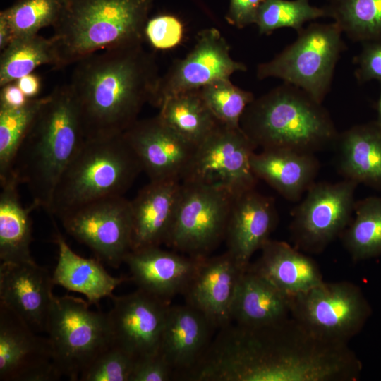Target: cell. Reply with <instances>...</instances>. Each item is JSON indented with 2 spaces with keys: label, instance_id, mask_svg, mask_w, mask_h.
Here are the masks:
<instances>
[{
  "label": "cell",
  "instance_id": "2e32d148",
  "mask_svg": "<svg viewBox=\"0 0 381 381\" xmlns=\"http://www.w3.org/2000/svg\"><path fill=\"white\" fill-rule=\"evenodd\" d=\"M57 370L49 340L0 304V380L55 381Z\"/></svg>",
  "mask_w": 381,
  "mask_h": 381
},
{
  "label": "cell",
  "instance_id": "d6a6232c",
  "mask_svg": "<svg viewBox=\"0 0 381 381\" xmlns=\"http://www.w3.org/2000/svg\"><path fill=\"white\" fill-rule=\"evenodd\" d=\"M325 7L351 40L381 42V0H329Z\"/></svg>",
  "mask_w": 381,
  "mask_h": 381
},
{
  "label": "cell",
  "instance_id": "52a82bcc",
  "mask_svg": "<svg viewBox=\"0 0 381 381\" xmlns=\"http://www.w3.org/2000/svg\"><path fill=\"white\" fill-rule=\"evenodd\" d=\"M334 23H312L271 60L258 65L260 80L277 78L303 90L320 103L329 93L334 69L346 49Z\"/></svg>",
  "mask_w": 381,
  "mask_h": 381
},
{
  "label": "cell",
  "instance_id": "8fae6325",
  "mask_svg": "<svg viewBox=\"0 0 381 381\" xmlns=\"http://www.w3.org/2000/svg\"><path fill=\"white\" fill-rule=\"evenodd\" d=\"M358 185L346 179L315 182L291 212L289 231L294 246L318 254L340 237L352 220Z\"/></svg>",
  "mask_w": 381,
  "mask_h": 381
},
{
  "label": "cell",
  "instance_id": "ab89813d",
  "mask_svg": "<svg viewBox=\"0 0 381 381\" xmlns=\"http://www.w3.org/2000/svg\"><path fill=\"white\" fill-rule=\"evenodd\" d=\"M355 78L362 84L372 80L381 83V42L363 43V48L353 59Z\"/></svg>",
  "mask_w": 381,
  "mask_h": 381
},
{
  "label": "cell",
  "instance_id": "6da1fadb",
  "mask_svg": "<svg viewBox=\"0 0 381 381\" xmlns=\"http://www.w3.org/2000/svg\"><path fill=\"white\" fill-rule=\"evenodd\" d=\"M363 365L348 344L325 340L292 316L219 328L195 368V381H356Z\"/></svg>",
  "mask_w": 381,
  "mask_h": 381
},
{
  "label": "cell",
  "instance_id": "e0dca14e",
  "mask_svg": "<svg viewBox=\"0 0 381 381\" xmlns=\"http://www.w3.org/2000/svg\"><path fill=\"white\" fill-rule=\"evenodd\" d=\"M123 135L150 181L181 182L195 145L170 128L158 115L138 119Z\"/></svg>",
  "mask_w": 381,
  "mask_h": 381
},
{
  "label": "cell",
  "instance_id": "f546056e",
  "mask_svg": "<svg viewBox=\"0 0 381 381\" xmlns=\"http://www.w3.org/2000/svg\"><path fill=\"white\" fill-rule=\"evenodd\" d=\"M158 116L170 128L197 146L219 124L200 89L181 92L166 99Z\"/></svg>",
  "mask_w": 381,
  "mask_h": 381
},
{
  "label": "cell",
  "instance_id": "83f0119b",
  "mask_svg": "<svg viewBox=\"0 0 381 381\" xmlns=\"http://www.w3.org/2000/svg\"><path fill=\"white\" fill-rule=\"evenodd\" d=\"M290 315L289 296L250 269L243 272L231 305V322L246 326H261Z\"/></svg>",
  "mask_w": 381,
  "mask_h": 381
},
{
  "label": "cell",
  "instance_id": "5b68a950",
  "mask_svg": "<svg viewBox=\"0 0 381 381\" xmlns=\"http://www.w3.org/2000/svg\"><path fill=\"white\" fill-rule=\"evenodd\" d=\"M152 0H64L51 37L57 68L95 53L143 43Z\"/></svg>",
  "mask_w": 381,
  "mask_h": 381
},
{
  "label": "cell",
  "instance_id": "4316f807",
  "mask_svg": "<svg viewBox=\"0 0 381 381\" xmlns=\"http://www.w3.org/2000/svg\"><path fill=\"white\" fill-rule=\"evenodd\" d=\"M55 242L59 255L52 274L54 284L84 295L90 305L97 306L102 298H111L118 286L131 280L111 276L99 259L86 258L75 253L59 231Z\"/></svg>",
  "mask_w": 381,
  "mask_h": 381
},
{
  "label": "cell",
  "instance_id": "ee69618b",
  "mask_svg": "<svg viewBox=\"0 0 381 381\" xmlns=\"http://www.w3.org/2000/svg\"><path fill=\"white\" fill-rule=\"evenodd\" d=\"M15 82L23 94L29 99L37 97L41 90L40 78L32 73L21 77Z\"/></svg>",
  "mask_w": 381,
  "mask_h": 381
},
{
  "label": "cell",
  "instance_id": "ac0fdd59",
  "mask_svg": "<svg viewBox=\"0 0 381 381\" xmlns=\"http://www.w3.org/2000/svg\"><path fill=\"white\" fill-rule=\"evenodd\" d=\"M54 285L52 274L35 261L1 263L0 304L35 332H46Z\"/></svg>",
  "mask_w": 381,
  "mask_h": 381
},
{
  "label": "cell",
  "instance_id": "d4e9b609",
  "mask_svg": "<svg viewBox=\"0 0 381 381\" xmlns=\"http://www.w3.org/2000/svg\"><path fill=\"white\" fill-rule=\"evenodd\" d=\"M260 250L258 259L248 268L289 297L324 282L316 262L295 246L270 238Z\"/></svg>",
  "mask_w": 381,
  "mask_h": 381
},
{
  "label": "cell",
  "instance_id": "44dd1931",
  "mask_svg": "<svg viewBox=\"0 0 381 381\" xmlns=\"http://www.w3.org/2000/svg\"><path fill=\"white\" fill-rule=\"evenodd\" d=\"M214 329L207 318L193 306H169L159 353L174 378L185 380L194 369L208 349Z\"/></svg>",
  "mask_w": 381,
  "mask_h": 381
},
{
  "label": "cell",
  "instance_id": "7c38bea8",
  "mask_svg": "<svg viewBox=\"0 0 381 381\" xmlns=\"http://www.w3.org/2000/svg\"><path fill=\"white\" fill-rule=\"evenodd\" d=\"M256 147L241 127L219 123L194 150L181 182H197L224 188L237 195L258 182L250 166Z\"/></svg>",
  "mask_w": 381,
  "mask_h": 381
},
{
  "label": "cell",
  "instance_id": "484cf974",
  "mask_svg": "<svg viewBox=\"0 0 381 381\" xmlns=\"http://www.w3.org/2000/svg\"><path fill=\"white\" fill-rule=\"evenodd\" d=\"M334 147L344 179L381 190V123L370 121L339 133Z\"/></svg>",
  "mask_w": 381,
  "mask_h": 381
},
{
  "label": "cell",
  "instance_id": "277c9868",
  "mask_svg": "<svg viewBox=\"0 0 381 381\" xmlns=\"http://www.w3.org/2000/svg\"><path fill=\"white\" fill-rule=\"evenodd\" d=\"M239 125L256 148L262 150L283 148L315 154L334 147L339 134L322 103L284 82L255 98Z\"/></svg>",
  "mask_w": 381,
  "mask_h": 381
},
{
  "label": "cell",
  "instance_id": "8992f818",
  "mask_svg": "<svg viewBox=\"0 0 381 381\" xmlns=\"http://www.w3.org/2000/svg\"><path fill=\"white\" fill-rule=\"evenodd\" d=\"M141 171L123 133L85 138L57 183L48 213L60 219L91 202L123 195Z\"/></svg>",
  "mask_w": 381,
  "mask_h": 381
},
{
  "label": "cell",
  "instance_id": "603a6c76",
  "mask_svg": "<svg viewBox=\"0 0 381 381\" xmlns=\"http://www.w3.org/2000/svg\"><path fill=\"white\" fill-rule=\"evenodd\" d=\"M181 186L180 181H150L130 200L132 250L166 244Z\"/></svg>",
  "mask_w": 381,
  "mask_h": 381
},
{
  "label": "cell",
  "instance_id": "f1b7e54d",
  "mask_svg": "<svg viewBox=\"0 0 381 381\" xmlns=\"http://www.w3.org/2000/svg\"><path fill=\"white\" fill-rule=\"evenodd\" d=\"M1 184L0 193V259L1 262H35L31 251L32 205L25 207L19 195L20 184L15 177Z\"/></svg>",
  "mask_w": 381,
  "mask_h": 381
},
{
  "label": "cell",
  "instance_id": "d590c367",
  "mask_svg": "<svg viewBox=\"0 0 381 381\" xmlns=\"http://www.w3.org/2000/svg\"><path fill=\"white\" fill-rule=\"evenodd\" d=\"M64 0H17L1 11L11 29L13 40L37 35L59 20Z\"/></svg>",
  "mask_w": 381,
  "mask_h": 381
},
{
  "label": "cell",
  "instance_id": "bcb514c9",
  "mask_svg": "<svg viewBox=\"0 0 381 381\" xmlns=\"http://www.w3.org/2000/svg\"><path fill=\"white\" fill-rule=\"evenodd\" d=\"M377 121L381 123V83H380V96L378 98V101L377 103Z\"/></svg>",
  "mask_w": 381,
  "mask_h": 381
},
{
  "label": "cell",
  "instance_id": "ba28073f",
  "mask_svg": "<svg viewBox=\"0 0 381 381\" xmlns=\"http://www.w3.org/2000/svg\"><path fill=\"white\" fill-rule=\"evenodd\" d=\"M86 300L54 296L47 323L54 364L61 376L79 380L83 371L112 344L107 313L93 311Z\"/></svg>",
  "mask_w": 381,
  "mask_h": 381
},
{
  "label": "cell",
  "instance_id": "836d02e7",
  "mask_svg": "<svg viewBox=\"0 0 381 381\" xmlns=\"http://www.w3.org/2000/svg\"><path fill=\"white\" fill-rule=\"evenodd\" d=\"M45 99L37 97L18 108L0 107V183L13 177L18 152Z\"/></svg>",
  "mask_w": 381,
  "mask_h": 381
},
{
  "label": "cell",
  "instance_id": "ffe728a7",
  "mask_svg": "<svg viewBox=\"0 0 381 381\" xmlns=\"http://www.w3.org/2000/svg\"><path fill=\"white\" fill-rule=\"evenodd\" d=\"M201 259L152 246L131 250L123 262L138 289L169 303L184 294Z\"/></svg>",
  "mask_w": 381,
  "mask_h": 381
},
{
  "label": "cell",
  "instance_id": "8d00e7d4",
  "mask_svg": "<svg viewBox=\"0 0 381 381\" xmlns=\"http://www.w3.org/2000/svg\"><path fill=\"white\" fill-rule=\"evenodd\" d=\"M200 90L217 119L233 127H240V120L246 108L255 99L251 92L234 85L229 78L216 80Z\"/></svg>",
  "mask_w": 381,
  "mask_h": 381
},
{
  "label": "cell",
  "instance_id": "7bdbcfd3",
  "mask_svg": "<svg viewBox=\"0 0 381 381\" xmlns=\"http://www.w3.org/2000/svg\"><path fill=\"white\" fill-rule=\"evenodd\" d=\"M29 99L16 82L1 87L0 107L18 108L25 104Z\"/></svg>",
  "mask_w": 381,
  "mask_h": 381
},
{
  "label": "cell",
  "instance_id": "7a4b0ae2",
  "mask_svg": "<svg viewBox=\"0 0 381 381\" xmlns=\"http://www.w3.org/2000/svg\"><path fill=\"white\" fill-rule=\"evenodd\" d=\"M69 84L85 138L123 134L151 104L159 75L155 56L142 43L115 47L75 64Z\"/></svg>",
  "mask_w": 381,
  "mask_h": 381
},
{
  "label": "cell",
  "instance_id": "4fadbf2b",
  "mask_svg": "<svg viewBox=\"0 0 381 381\" xmlns=\"http://www.w3.org/2000/svg\"><path fill=\"white\" fill-rule=\"evenodd\" d=\"M66 232L117 268L132 250L130 200L123 195L99 199L60 218Z\"/></svg>",
  "mask_w": 381,
  "mask_h": 381
},
{
  "label": "cell",
  "instance_id": "7402d4cb",
  "mask_svg": "<svg viewBox=\"0 0 381 381\" xmlns=\"http://www.w3.org/2000/svg\"><path fill=\"white\" fill-rule=\"evenodd\" d=\"M243 272L226 251L202 258L183 294L186 303L202 313L215 329L229 324L232 302Z\"/></svg>",
  "mask_w": 381,
  "mask_h": 381
},
{
  "label": "cell",
  "instance_id": "f35d334b",
  "mask_svg": "<svg viewBox=\"0 0 381 381\" xmlns=\"http://www.w3.org/2000/svg\"><path fill=\"white\" fill-rule=\"evenodd\" d=\"M183 28L179 20L172 16L162 15L147 20L145 37L156 49L174 47L181 40Z\"/></svg>",
  "mask_w": 381,
  "mask_h": 381
},
{
  "label": "cell",
  "instance_id": "f6af8a7d",
  "mask_svg": "<svg viewBox=\"0 0 381 381\" xmlns=\"http://www.w3.org/2000/svg\"><path fill=\"white\" fill-rule=\"evenodd\" d=\"M13 40L10 25L4 16L0 15V49L4 50Z\"/></svg>",
  "mask_w": 381,
  "mask_h": 381
},
{
  "label": "cell",
  "instance_id": "1f68e13d",
  "mask_svg": "<svg viewBox=\"0 0 381 381\" xmlns=\"http://www.w3.org/2000/svg\"><path fill=\"white\" fill-rule=\"evenodd\" d=\"M59 63L52 38L38 34L17 37L1 51L0 56V87L30 74L38 66Z\"/></svg>",
  "mask_w": 381,
  "mask_h": 381
},
{
  "label": "cell",
  "instance_id": "74e56055",
  "mask_svg": "<svg viewBox=\"0 0 381 381\" xmlns=\"http://www.w3.org/2000/svg\"><path fill=\"white\" fill-rule=\"evenodd\" d=\"M135 360L119 346L110 345L83 371L80 381H129Z\"/></svg>",
  "mask_w": 381,
  "mask_h": 381
},
{
  "label": "cell",
  "instance_id": "d6986e66",
  "mask_svg": "<svg viewBox=\"0 0 381 381\" xmlns=\"http://www.w3.org/2000/svg\"><path fill=\"white\" fill-rule=\"evenodd\" d=\"M279 222L274 200L250 189L236 195L229 217L226 252L245 272L253 254L270 238Z\"/></svg>",
  "mask_w": 381,
  "mask_h": 381
},
{
  "label": "cell",
  "instance_id": "60d3db41",
  "mask_svg": "<svg viewBox=\"0 0 381 381\" xmlns=\"http://www.w3.org/2000/svg\"><path fill=\"white\" fill-rule=\"evenodd\" d=\"M174 373L159 353L135 361L129 381H169Z\"/></svg>",
  "mask_w": 381,
  "mask_h": 381
},
{
  "label": "cell",
  "instance_id": "3957f363",
  "mask_svg": "<svg viewBox=\"0 0 381 381\" xmlns=\"http://www.w3.org/2000/svg\"><path fill=\"white\" fill-rule=\"evenodd\" d=\"M85 140L76 99L68 85L42 105L16 158L13 176L25 184L34 207L49 210L57 183Z\"/></svg>",
  "mask_w": 381,
  "mask_h": 381
},
{
  "label": "cell",
  "instance_id": "9a60e30c",
  "mask_svg": "<svg viewBox=\"0 0 381 381\" xmlns=\"http://www.w3.org/2000/svg\"><path fill=\"white\" fill-rule=\"evenodd\" d=\"M111 298L112 344L135 361L158 353L170 303L138 289Z\"/></svg>",
  "mask_w": 381,
  "mask_h": 381
},
{
  "label": "cell",
  "instance_id": "e575fe53",
  "mask_svg": "<svg viewBox=\"0 0 381 381\" xmlns=\"http://www.w3.org/2000/svg\"><path fill=\"white\" fill-rule=\"evenodd\" d=\"M323 17H328L325 7L312 6L309 0H263L255 24L260 34L268 35L282 28L299 32L305 23Z\"/></svg>",
  "mask_w": 381,
  "mask_h": 381
},
{
  "label": "cell",
  "instance_id": "9c48e42d",
  "mask_svg": "<svg viewBox=\"0 0 381 381\" xmlns=\"http://www.w3.org/2000/svg\"><path fill=\"white\" fill-rule=\"evenodd\" d=\"M234 197L218 186L181 182L172 226L165 245L195 258L209 256L225 239Z\"/></svg>",
  "mask_w": 381,
  "mask_h": 381
},
{
  "label": "cell",
  "instance_id": "5bb4252c",
  "mask_svg": "<svg viewBox=\"0 0 381 381\" xmlns=\"http://www.w3.org/2000/svg\"><path fill=\"white\" fill-rule=\"evenodd\" d=\"M246 70L244 64L231 56L229 45L218 30L205 29L198 33L192 50L160 76L151 104L159 108L169 97Z\"/></svg>",
  "mask_w": 381,
  "mask_h": 381
},
{
  "label": "cell",
  "instance_id": "cb8c5ba5",
  "mask_svg": "<svg viewBox=\"0 0 381 381\" xmlns=\"http://www.w3.org/2000/svg\"><path fill=\"white\" fill-rule=\"evenodd\" d=\"M251 169L262 179L291 202L300 201L315 182L320 164L315 154L289 149H265L252 155Z\"/></svg>",
  "mask_w": 381,
  "mask_h": 381
},
{
  "label": "cell",
  "instance_id": "b9f144b4",
  "mask_svg": "<svg viewBox=\"0 0 381 381\" xmlns=\"http://www.w3.org/2000/svg\"><path fill=\"white\" fill-rule=\"evenodd\" d=\"M263 0H230L227 20L238 28L255 24Z\"/></svg>",
  "mask_w": 381,
  "mask_h": 381
},
{
  "label": "cell",
  "instance_id": "4dcf8cb0",
  "mask_svg": "<svg viewBox=\"0 0 381 381\" xmlns=\"http://www.w3.org/2000/svg\"><path fill=\"white\" fill-rule=\"evenodd\" d=\"M354 217L340 236L344 248L355 262L381 255V198L356 201Z\"/></svg>",
  "mask_w": 381,
  "mask_h": 381
},
{
  "label": "cell",
  "instance_id": "30bf717a",
  "mask_svg": "<svg viewBox=\"0 0 381 381\" xmlns=\"http://www.w3.org/2000/svg\"><path fill=\"white\" fill-rule=\"evenodd\" d=\"M361 287L349 281L321 284L290 296V315L327 341L348 344L372 314Z\"/></svg>",
  "mask_w": 381,
  "mask_h": 381
}]
</instances>
